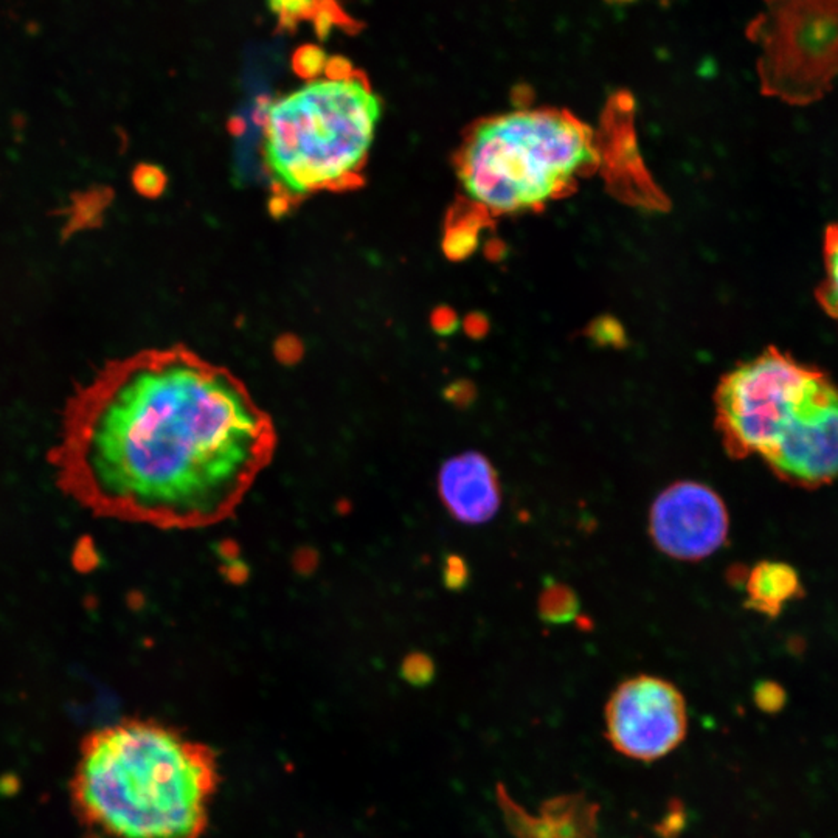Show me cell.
<instances>
[{"label": "cell", "mask_w": 838, "mask_h": 838, "mask_svg": "<svg viewBox=\"0 0 838 838\" xmlns=\"http://www.w3.org/2000/svg\"><path fill=\"white\" fill-rule=\"evenodd\" d=\"M274 446L237 379L166 350L112 360L79 385L52 464L62 491L97 516L199 528L230 516Z\"/></svg>", "instance_id": "1"}, {"label": "cell", "mask_w": 838, "mask_h": 838, "mask_svg": "<svg viewBox=\"0 0 838 838\" xmlns=\"http://www.w3.org/2000/svg\"><path fill=\"white\" fill-rule=\"evenodd\" d=\"M219 784L212 748L149 719L85 736L73 810L98 838H201Z\"/></svg>", "instance_id": "2"}, {"label": "cell", "mask_w": 838, "mask_h": 838, "mask_svg": "<svg viewBox=\"0 0 838 838\" xmlns=\"http://www.w3.org/2000/svg\"><path fill=\"white\" fill-rule=\"evenodd\" d=\"M595 131L556 108L481 118L463 143L456 170L472 205L494 216L535 212L595 170Z\"/></svg>", "instance_id": "3"}, {"label": "cell", "mask_w": 838, "mask_h": 838, "mask_svg": "<svg viewBox=\"0 0 838 838\" xmlns=\"http://www.w3.org/2000/svg\"><path fill=\"white\" fill-rule=\"evenodd\" d=\"M383 114L364 75L317 78L269 104L264 157L281 193L303 196L358 182Z\"/></svg>", "instance_id": "4"}, {"label": "cell", "mask_w": 838, "mask_h": 838, "mask_svg": "<svg viewBox=\"0 0 838 838\" xmlns=\"http://www.w3.org/2000/svg\"><path fill=\"white\" fill-rule=\"evenodd\" d=\"M760 49L761 92L790 106L817 103L838 79V0H764L745 28Z\"/></svg>", "instance_id": "5"}, {"label": "cell", "mask_w": 838, "mask_h": 838, "mask_svg": "<svg viewBox=\"0 0 838 838\" xmlns=\"http://www.w3.org/2000/svg\"><path fill=\"white\" fill-rule=\"evenodd\" d=\"M823 373L789 352L767 348L723 375L714 408L727 454L735 460L766 455Z\"/></svg>", "instance_id": "6"}, {"label": "cell", "mask_w": 838, "mask_h": 838, "mask_svg": "<svg viewBox=\"0 0 838 838\" xmlns=\"http://www.w3.org/2000/svg\"><path fill=\"white\" fill-rule=\"evenodd\" d=\"M604 717L612 747L627 758L646 762L674 752L688 731L683 694L656 675L623 681L608 698Z\"/></svg>", "instance_id": "7"}, {"label": "cell", "mask_w": 838, "mask_h": 838, "mask_svg": "<svg viewBox=\"0 0 838 838\" xmlns=\"http://www.w3.org/2000/svg\"><path fill=\"white\" fill-rule=\"evenodd\" d=\"M779 480L802 489L838 479V383L826 373L762 456Z\"/></svg>", "instance_id": "8"}, {"label": "cell", "mask_w": 838, "mask_h": 838, "mask_svg": "<svg viewBox=\"0 0 838 838\" xmlns=\"http://www.w3.org/2000/svg\"><path fill=\"white\" fill-rule=\"evenodd\" d=\"M729 529L722 497L698 481H675L650 506V539L677 560L696 562L716 553L727 542Z\"/></svg>", "instance_id": "9"}, {"label": "cell", "mask_w": 838, "mask_h": 838, "mask_svg": "<svg viewBox=\"0 0 838 838\" xmlns=\"http://www.w3.org/2000/svg\"><path fill=\"white\" fill-rule=\"evenodd\" d=\"M438 494L450 516L466 525L489 522L502 504L497 471L480 452H464L444 463Z\"/></svg>", "instance_id": "10"}, {"label": "cell", "mask_w": 838, "mask_h": 838, "mask_svg": "<svg viewBox=\"0 0 838 838\" xmlns=\"http://www.w3.org/2000/svg\"><path fill=\"white\" fill-rule=\"evenodd\" d=\"M745 592L748 608L767 616H778L789 602L802 595V585L792 565L764 560L748 573Z\"/></svg>", "instance_id": "11"}, {"label": "cell", "mask_w": 838, "mask_h": 838, "mask_svg": "<svg viewBox=\"0 0 838 838\" xmlns=\"http://www.w3.org/2000/svg\"><path fill=\"white\" fill-rule=\"evenodd\" d=\"M825 274L817 291L821 310L837 323L838 326V224L829 227L823 244Z\"/></svg>", "instance_id": "12"}, {"label": "cell", "mask_w": 838, "mask_h": 838, "mask_svg": "<svg viewBox=\"0 0 838 838\" xmlns=\"http://www.w3.org/2000/svg\"><path fill=\"white\" fill-rule=\"evenodd\" d=\"M537 608L547 624H567L579 614V600L564 584L548 583L539 596Z\"/></svg>", "instance_id": "13"}, {"label": "cell", "mask_w": 838, "mask_h": 838, "mask_svg": "<svg viewBox=\"0 0 838 838\" xmlns=\"http://www.w3.org/2000/svg\"><path fill=\"white\" fill-rule=\"evenodd\" d=\"M326 62H328L326 56L322 50L314 45H304L294 56L292 66L300 78L314 81V79L322 78V75H325Z\"/></svg>", "instance_id": "14"}, {"label": "cell", "mask_w": 838, "mask_h": 838, "mask_svg": "<svg viewBox=\"0 0 838 838\" xmlns=\"http://www.w3.org/2000/svg\"><path fill=\"white\" fill-rule=\"evenodd\" d=\"M404 675L414 685H425L433 677V665L425 656L408 657L404 665Z\"/></svg>", "instance_id": "15"}, {"label": "cell", "mask_w": 838, "mask_h": 838, "mask_svg": "<svg viewBox=\"0 0 838 838\" xmlns=\"http://www.w3.org/2000/svg\"><path fill=\"white\" fill-rule=\"evenodd\" d=\"M275 356L286 365L295 364L303 356V345L295 335H283L275 342Z\"/></svg>", "instance_id": "16"}, {"label": "cell", "mask_w": 838, "mask_h": 838, "mask_svg": "<svg viewBox=\"0 0 838 838\" xmlns=\"http://www.w3.org/2000/svg\"><path fill=\"white\" fill-rule=\"evenodd\" d=\"M444 577H446V584L450 589H462L469 579L468 567L463 562V559L456 558V556L449 558L447 564H446Z\"/></svg>", "instance_id": "17"}, {"label": "cell", "mask_w": 838, "mask_h": 838, "mask_svg": "<svg viewBox=\"0 0 838 838\" xmlns=\"http://www.w3.org/2000/svg\"><path fill=\"white\" fill-rule=\"evenodd\" d=\"M139 187L146 195H158L165 187V177L157 168H145L139 173Z\"/></svg>", "instance_id": "18"}, {"label": "cell", "mask_w": 838, "mask_h": 838, "mask_svg": "<svg viewBox=\"0 0 838 838\" xmlns=\"http://www.w3.org/2000/svg\"><path fill=\"white\" fill-rule=\"evenodd\" d=\"M269 205H270V213H272L274 216H281V214H285V213L287 212V207H289V196L279 191V193H277V195L272 197V201H270Z\"/></svg>", "instance_id": "19"}, {"label": "cell", "mask_w": 838, "mask_h": 838, "mask_svg": "<svg viewBox=\"0 0 838 838\" xmlns=\"http://www.w3.org/2000/svg\"><path fill=\"white\" fill-rule=\"evenodd\" d=\"M610 2H626V0H610Z\"/></svg>", "instance_id": "20"}]
</instances>
